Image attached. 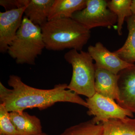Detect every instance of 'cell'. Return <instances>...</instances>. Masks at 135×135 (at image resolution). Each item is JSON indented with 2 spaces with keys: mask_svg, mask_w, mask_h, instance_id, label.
Instances as JSON below:
<instances>
[{
  "mask_svg": "<svg viewBox=\"0 0 135 135\" xmlns=\"http://www.w3.org/2000/svg\"><path fill=\"white\" fill-rule=\"evenodd\" d=\"M8 84L11 89L0 82V101L9 112H23L33 108L42 110L59 102H68L88 107L86 101L68 89L66 83L56 84L51 89H40L25 84L19 76L11 75Z\"/></svg>",
  "mask_w": 135,
  "mask_h": 135,
  "instance_id": "1",
  "label": "cell"
},
{
  "mask_svg": "<svg viewBox=\"0 0 135 135\" xmlns=\"http://www.w3.org/2000/svg\"><path fill=\"white\" fill-rule=\"evenodd\" d=\"M41 27L45 48L49 50L80 51L90 37V30L72 18L48 21Z\"/></svg>",
  "mask_w": 135,
  "mask_h": 135,
  "instance_id": "2",
  "label": "cell"
},
{
  "mask_svg": "<svg viewBox=\"0 0 135 135\" xmlns=\"http://www.w3.org/2000/svg\"><path fill=\"white\" fill-rule=\"evenodd\" d=\"M45 48L41 27L24 16L7 53L17 64L35 65L38 56Z\"/></svg>",
  "mask_w": 135,
  "mask_h": 135,
  "instance_id": "3",
  "label": "cell"
},
{
  "mask_svg": "<svg viewBox=\"0 0 135 135\" xmlns=\"http://www.w3.org/2000/svg\"><path fill=\"white\" fill-rule=\"evenodd\" d=\"M65 59L71 65L73 74L67 89L78 95L89 98L95 94L96 68L93 59L88 52L70 50L65 54Z\"/></svg>",
  "mask_w": 135,
  "mask_h": 135,
  "instance_id": "4",
  "label": "cell"
},
{
  "mask_svg": "<svg viewBox=\"0 0 135 135\" xmlns=\"http://www.w3.org/2000/svg\"><path fill=\"white\" fill-rule=\"evenodd\" d=\"M72 18L89 30L98 27L110 28L118 21L105 0H86L85 8L74 13Z\"/></svg>",
  "mask_w": 135,
  "mask_h": 135,
  "instance_id": "5",
  "label": "cell"
},
{
  "mask_svg": "<svg viewBox=\"0 0 135 135\" xmlns=\"http://www.w3.org/2000/svg\"><path fill=\"white\" fill-rule=\"evenodd\" d=\"M89 116H94L93 120L98 123L111 119L133 118V113L123 109L113 99L96 93L93 96L86 98Z\"/></svg>",
  "mask_w": 135,
  "mask_h": 135,
  "instance_id": "6",
  "label": "cell"
},
{
  "mask_svg": "<svg viewBox=\"0 0 135 135\" xmlns=\"http://www.w3.org/2000/svg\"><path fill=\"white\" fill-rule=\"evenodd\" d=\"M25 7L0 12V52L5 53L23 21Z\"/></svg>",
  "mask_w": 135,
  "mask_h": 135,
  "instance_id": "7",
  "label": "cell"
},
{
  "mask_svg": "<svg viewBox=\"0 0 135 135\" xmlns=\"http://www.w3.org/2000/svg\"><path fill=\"white\" fill-rule=\"evenodd\" d=\"M117 104L121 107L135 113V65L120 71L118 74Z\"/></svg>",
  "mask_w": 135,
  "mask_h": 135,
  "instance_id": "8",
  "label": "cell"
},
{
  "mask_svg": "<svg viewBox=\"0 0 135 135\" xmlns=\"http://www.w3.org/2000/svg\"><path fill=\"white\" fill-rule=\"evenodd\" d=\"M88 53L95 61L97 68H102L118 75L122 70L134 64H129L120 58L114 52H111L100 42L89 46Z\"/></svg>",
  "mask_w": 135,
  "mask_h": 135,
  "instance_id": "9",
  "label": "cell"
},
{
  "mask_svg": "<svg viewBox=\"0 0 135 135\" xmlns=\"http://www.w3.org/2000/svg\"><path fill=\"white\" fill-rule=\"evenodd\" d=\"M118 75L108 70L96 68V93L113 100H117L118 95Z\"/></svg>",
  "mask_w": 135,
  "mask_h": 135,
  "instance_id": "10",
  "label": "cell"
},
{
  "mask_svg": "<svg viewBox=\"0 0 135 135\" xmlns=\"http://www.w3.org/2000/svg\"><path fill=\"white\" fill-rule=\"evenodd\" d=\"M11 120L21 135H39L43 133L41 122L38 117L24 111L9 112Z\"/></svg>",
  "mask_w": 135,
  "mask_h": 135,
  "instance_id": "11",
  "label": "cell"
},
{
  "mask_svg": "<svg viewBox=\"0 0 135 135\" xmlns=\"http://www.w3.org/2000/svg\"><path fill=\"white\" fill-rule=\"evenodd\" d=\"M86 0H54L48 17V21L72 18L75 12L85 8Z\"/></svg>",
  "mask_w": 135,
  "mask_h": 135,
  "instance_id": "12",
  "label": "cell"
},
{
  "mask_svg": "<svg viewBox=\"0 0 135 135\" xmlns=\"http://www.w3.org/2000/svg\"><path fill=\"white\" fill-rule=\"evenodd\" d=\"M54 0H30L24 14L34 24L41 27L48 21Z\"/></svg>",
  "mask_w": 135,
  "mask_h": 135,
  "instance_id": "13",
  "label": "cell"
},
{
  "mask_svg": "<svg viewBox=\"0 0 135 135\" xmlns=\"http://www.w3.org/2000/svg\"><path fill=\"white\" fill-rule=\"evenodd\" d=\"M102 123L103 135H135V118L111 119Z\"/></svg>",
  "mask_w": 135,
  "mask_h": 135,
  "instance_id": "14",
  "label": "cell"
},
{
  "mask_svg": "<svg viewBox=\"0 0 135 135\" xmlns=\"http://www.w3.org/2000/svg\"><path fill=\"white\" fill-rule=\"evenodd\" d=\"M128 34L126 42L121 47L114 51L120 59L129 64L135 62V16L126 19Z\"/></svg>",
  "mask_w": 135,
  "mask_h": 135,
  "instance_id": "15",
  "label": "cell"
},
{
  "mask_svg": "<svg viewBox=\"0 0 135 135\" xmlns=\"http://www.w3.org/2000/svg\"><path fill=\"white\" fill-rule=\"evenodd\" d=\"M131 0H111L107 1L109 9L118 17L117 30L118 35H122V29L124 21L133 15L131 9Z\"/></svg>",
  "mask_w": 135,
  "mask_h": 135,
  "instance_id": "16",
  "label": "cell"
},
{
  "mask_svg": "<svg viewBox=\"0 0 135 135\" xmlns=\"http://www.w3.org/2000/svg\"><path fill=\"white\" fill-rule=\"evenodd\" d=\"M102 122L97 123L93 119L67 128L58 135H103Z\"/></svg>",
  "mask_w": 135,
  "mask_h": 135,
  "instance_id": "17",
  "label": "cell"
},
{
  "mask_svg": "<svg viewBox=\"0 0 135 135\" xmlns=\"http://www.w3.org/2000/svg\"><path fill=\"white\" fill-rule=\"evenodd\" d=\"M0 134L21 135L12 123L9 112L2 103L0 104Z\"/></svg>",
  "mask_w": 135,
  "mask_h": 135,
  "instance_id": "18",
  "label": "cell"
},
{
  "mask_svg": "<svg viewBox=\"0 0 135 135\" xmlns=\"http://www.w3.org/2000/svg\"><path fill=\"white\" fill-rule=\"evenodd\" d=\"M30 0H1L0 5L5 9V11L18 9L27 6Z\"/></svg>",
  "mask_w": 135,
  "mask_h": 135,
  "instance_id": "19",
  "label": "cell"
},
{
  "mask_svg": "<svg viewBox=\"0 0 135 135\" xmlns=\"http://www.w3.org/2000/svg\"><path fill=\"white\" fill-rule=\"evenodd\" d=\"M131 12L133 15L135 16V0H133L131 3Z\"/></svg>",
  "mask_w": 135,
  "mask_h": 135,
  "instance_id": "20",
  "label": "cell"
},
{
  "mask_svg": "<svg viewBox=\"0 0 135 135\" xmlns=\"http://www.w3.org/2000/svg\"><path fill=\"white\" fill-rule=\"evenodd\" d=\"M0 135H3L2 134H0ZM39 135H47V134H46V133H42V134H40Z\"/></svg>",
  "mask_w": 135,
  "mask_h": 135,
  "instance_id": "21",
  "label": "cell"
}]
</instances>
